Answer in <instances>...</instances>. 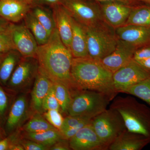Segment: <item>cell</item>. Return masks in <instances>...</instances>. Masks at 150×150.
I'll use <instances>...</instances> for the list:
<instances>
[{"label": "cell", "instance_id": "cell-1", "mask_svg": "<svg viewBox=\"0 0 150 150\" xmlns=\"http://www.w3.org/2000/svg\"><path fill=\"white\" fill-rule=\"evenodd\" d=\"M36 57L39 69L51 81L64 83L71 89L74 88L71 77L73 56L62 42L56 28L48 42L38 46Z\"/></svg>", "mask_w": 150, "mask_h": 150}, {"label": "cell", "instance_id": "cell-2", "mask_svg": "<svg viewBox=\"0 0 150 150\" xmlns=\"http://www.w3.org/2000/svg\"><path fill=\"white\" fill-rule=\"evenodd\" d=\"M71 80L74 88L105 94L112 100L117 95L112 80V73L99 60L89 56L73 58Z\"/></svg>", "mask_w": 150, "mask_h": 150}, {"label": "cell", "instance_id": "cell-3", "mask_svg": "<svg viewBox=\"0 0 150 150\" xmlns=\"http://www.w3.org/2000/svg\"><path fill=\"white\" fill-rule=\"evenodd\" d=\"M110 108L122 116L127 130L143 135L150 141V108L132 96H117Z\"/></svg>", "mask_w": 150, "mask_h": 150}, {"label": "cell", "instance_id": "cell-4", "mask_svg": "<svg viewBox=\"0 0 150 150\" xmlns=\"http://www.w3.org/2000/svg\"><path fill=\"white\" fill-rule=\"evenodd\" d=\"M71 100L68 115L93 119L107 109L111 100L105 94L99 92L75 88L71 90Z\"/></svg>", "mask_w": 150, "mask_h": 150}, {"label": "cell", "instance_id": "cell-5", "mask_svg": "<svg viewBox=\"0 0 150 150\" xmlns=\"http://www.w3.org/2000/svg\"><path fill=\"white\" fill-rule=\"evenodd\" d=\"M84 26L90 57L101 61L114 51L118 40L115 28L104 21Z\"/></svg>", "mask_w": 150, "mask_h": 150}, {"label": "cell", "instance_id": "cell-6", "mask_svg": "<svg viewBox=\"0 0 150 150\" xmlns=\"http://www.w3.org/2000/svg\"><path fill=\"white\" fill-rule=\"evenodd\" d=\"M91 124L97 135L108 147L121 134L127 130L121 114L110 108L92 119Z\"/></svg>", "mask_w": 150, "mask_h": 150}, {"label": "cell", "instance_id": "cell-7", "mask_svg": "<svg viewBox=\"0 0 150 150\" xmlns=\"http://www.w3.org/2000/svg\"><path fill=\"white\" fill-rule=\"evenodd\" d=\"M71 16L87 26L104 21L99 4L91 0H60Z\"/></svg>", "mask_w": 150, "mask_h": 150}, {"label": "cell", "instance_id": "cell-8", "mask_svg": "<svg viewBox=\"0 0 150 150\" xmlns=\"http://www.w3.org/2000/svg\"><path fill=\"white\" fill-rule=\"evenodd\" d=\"M150 79V71L134 59L112 74V80L116 92L123 93L129 88Z\"/></svg>", "mask_w": 150, "mask_h": 150}, {"label": "cell", "instance_id": "cell-9", "mask_svg": "<svg viewBox=\"0 0 150 150\" xmlns=\"http://www.w3.org/2000/svg\"><path fill=\"white\" fill-rule=\"evenodd\" d=\"M39 66L36 57H22L8 82V86L16 92L26 90L34 83Z\"/></svg>", "mask_w": 150, "mask_h": 150}, {"label": "cell", "instance_id": "cell-10", "mask_svg": "<svg viewBox=\"0 0 150 150\" xmlns=\"http://www.w3.org/2000/svg\"><path fill=\"white\" fill-rule=\"evenodd\" d=\"M11 30L16 49L22 56L36 57L38 45L35 38L24 23L21 24L12 23Z\"/></svg>", "mask_w": 150, "mask_h": 150}, {"label": "cell", "instance_id": "cell-11", "mask_svg": "<svg viewBox=\"0 0 150 150\" xmlns=\"http://www.w3.org/2000/svg\"><path fill=\"white\" fill-rule=\"evenodd\" d=\"M71 149L74 150H106L108 147L97 135L91 123L79 130L69 140Z\"/></svg>", "mask_w": 150, "mask_h": 150}, {"label": "cell", "instance_id": "cell-12", "mask_svg": "<svg viewBox=\"0 0 150 150\" xmlns=\"http://www.w3.org/2000/svg\"><path fill=\"white\" fill-rule=\"evenodd\" d=\"M98 3L104 21L115 29L125 25L135 6L115 1Z\"/></svg>", "mask_w": 150, "mask_h": 150}, {"label": "cell", "instance_id": "cell-13", "mask_svg": "<svg viewBox=\"0 0 150 150\" xmlns=\"http://www.w3.org/2000/svg\"><path fill=\"white\" fill-rule=\"evenodd\" d=\"M137 49L133 45L118 39L114 51L100 61L113 74L134 59V53Z\"/></svg>", "mask_w": 150, "mask_h": 150}, {"label": "cell", "instance_id": "cell-14", "mask_svg": "<svg viewBox=\"0 0 150 150\" xmlns=\"http://www.w3.org/2000/svg\"><path fill=\"white\" fill-rule=\"evenodd\" d=\"M118 39L138 48L150 45V26L125 25L115 28Z\"/></svg>", "mask_w": 150, "mask_h": 150}, {"label": "cell", "instance_id": "cell-15", "mask_svg": "<svg viewBox=\"0 0 150 150\" xmlns=\"http://www.w3.org/2000/svg\"><path fill=\"white\" fill-rule=\"evenodd\" d=\"M56 28L65 46L71 51L72 36L71 16L60 3L51 6Z\"/></svg>", "mask_w": 150, "mask_h": 150}, {"label": "cell", "instance_id": "cell-16", "mask_svg": "<svg viewBox=\"0 0 150 150\" xmlns=\"http://www.w3.org/2000/svg\"><path fill=\"white\" fill-rule=\"evenodd\" d=\"M32 6L23 0H0V17L11 23H18Z\"/></svg>", "mask_w": 150, "mask_h": 150}, {"label": "cell", "instance_id": "cell-17", "mask_svg": "<svg viewBox=\"0 0 150 150\" xmlns=\"http://www.w3.org/2000/svg\"><path fill=\"white\" fill-rule=\"evenodd\" d=\"M28 108L29 103L26 95H19L14 101L10 110L6 124L7 133H11L21 126L27 117Z\"/></svg>", "mask_w": 150, "mask_h": 150}, {"label": "cell", "instance_id": "cell-18", "mask_svg": "<svg viewBox=\"0 0 150 150\" xmlns=\"http://www.w3.org/2000/svg\"><path fill=\"white\" fill-rule=\"evenodd\" d=\"M149 144L147 137L127 130L109 145L108 150H141Z\"/></svg>", "mask_w": 150, "mask_h": 150}, {"label": "cell", "instance_id": "cell-19", "mask_svg": "<svg viewBox=\"0 0 150 150\" xmlns=\"http://www.w3.org/2000/svg\"><path fill=\"white\" fill-rule=\"evenodd\" d=\"M53 85L52 81L39 69L31 92V105L35 112H44L42 108L43 100Z\"/></svg>", "mask_w": 150, "mask_h": 150}, {"label": "cell", "instance_id": "cell-20", "mask_svg": "<svg viewBox=\"0 0 150 150\" xmlns=\"http://www.w3.org/2000/svg\"><path fill=\"white\" fill-rule=\"evenodd\" d=\"M72 36L71 51L73 58H82L88 56L86 34L84 25L71 17Z\"/></svg>", "mask_w": 150, "mask_h": 150}, {"label": "cell", "instance_id": "cell-21", "mask_svg": "<svg viewBox=\"0 0 150 150\" xmlns=\"http://www.w3.org/2000/svg\"><path fill=\"white\" fill-rule=\"evenodd\" d=\"M23 56L16 49L6 54L0 63V83L6 85Z\"/></svg>", "mask_w": 150, "mask_h": 150}, {"label": "cell", "instance_id": "cell-22", "mask_svg": "<svg viewBox=\"0 0 150 150\" xmlns=\"http://www.w3.org/2000/svg\"><path fill=\"white\" fill-rule=\"evenodd\" d=\"M23 20L25 24L35 38L38 46L43 45L48 42L51 35L33 14L30 10L25 16Z\"/></svg>", "mask_w": 150, "mask_h": 150}, {"label": "cell", "instance_id": "cell-23", "mask_svg": "<svg viewBox=\"0 0 150 150\" xmlns=\"http://www.w3.org/2000/svg\"><path fill=\"white\" fill-rule=\"evenodd\" d=\"M27 139L32 140L42 144L51 147L62 137L60 131L57 129H52L38 133H27L25 134Z\"/></svg>", "mask_w": 150, "mask_h": 150}, {"label": "cell", "instance_id": "cell-24", "mask_svg": "<svg viewBox=\"0 0 150 150\" xmlns=\"http://www.w3.org/2000/svg\"><path fill=\"white\" fill-rule=\"evenodd\" d=\"M125 25L150 26V7L134 6Z\"/></svg>", "mask_w": 150, "mask_h": 150}, {"label": "cell", "instance_id": "cell-25", "mask_svg": "<svg viewBox=\"0 0 150 150\" xmlns=\"http://www.w3.org/2000/svg\"><path fill=\"white\" fill-rule=\"evenodd\" d=\"M55 95L61 107V110L68 113V110L71 100L70 86L60 81H52Z\"/></svg>", "mask_w": 150, "mask_h": 150}, {"label": "cell", "instance_id": "cell-26", "mask_svg": "<svg viewBox=\"0 0 150 150\" xmlns=\"http://www.w3.org/2000/svg\"><path fill=\"white\" fill-rule=\"evenodd\" d=\"M41 114L40 112H35L30 120L25 125L23 129L25 132L38 133L56 129Z\"/></svg>", "mask_w": 150, "mask_h": 150}, {"label": "cell", "instance_id": "cell-27", "mask_svg": "<svg viewBox=\"0 0 150 150\" xmlns=\"http://www.w3.org/2000/svg\"><path fill=\"white\" fill-rule=\"evenodd\" d=\"M30 11L51 35L56 28L52 13L38 6H32Z\"/></svg>", "mask_w": 150, "mask_h": 150}, {"label": "cell", "instance_id": "cell-28", "mask_svg": "<svg viewBox=\"0 0 150 150\" xmlns=\"http://www.w3.org/2000/svg\"><path fill=\"white\" fill-rule=\"evenodd\" d=\"M144 100L150 106V79L137 84L124 91Z\"/></svg>", "mask_w": 150, "mask_h": 150}, {"label": "cell", "instance_id": "cell-29", "mask_svg": "<svg viewBox=\"0 0 150 150\" xmlns=\"http://www.w3.org/2000/svg\"><path fill=\"white\" fill-rule=\"evenodd\" d=\"M7 28L0 30V56H4L16 49L12 36L11 25Z\"/></svg>", "mask_w": 150, "mask_h": 150}, {"label": "cell", "instance_id": "cell-30", "mask_svg": "<svg viewBox=\"0 0 150 150\" xmlns=\"http://www.w3.org/2000/svg\"><path fill=\"white\" fill-rule=\"evenodd\" d=\"M92 119L81 116H72L69 115L64 118L63 124L59 131H65L70 128L78 126H83L91 123Z\"/></svg>", "mask_w": 150, "mask_h": 150}, {"label": "cell", "instance_id": "cell-31", "mask_svg": "<svg viewBox=\"0 0 150 150\" xmlns=\"http://www.w3.org/2000/svg\"><path fill=\"white\" fill-rule=\"evenodd\" d=\"M42 108L44 112L49 110H61L60 105L55 95L53 85L43 100Z\"/></svg>", "mask_w": 150, "mask_h": 150}, {"label": "cell", "instance_id": "cell-32", "mask_svg": "<svg viewBox=\"0 0 150 150\" xmlns=\"http://www.w3.org/2000/svg\"><path fill=\"white\" fill-rule=\"evenodd\" d=\"M43 116L51 125L59 131L60 130L64 120V118L60 112V110H46L44 112Z\"/></svg>", "mask_w": 150, "mask_h": 150}, {"label": "cell", "instance_id": "cell-33", "mask_svg": "<svg viewBox=\"0 0 150 150\" xmlns=\"http://www.w3.org/2000/svg\"><path fill=\"white\" fill-rule=\"evenodd\" d=\"M25 150H47L50 149V147L34 141L30 140H24L20 141Z\"/></svg>", "mask_w": 150, "mask_h": 150}, {"label": "cell", "instance_id": "cell-34", "mask_svg": "<svg viewBox=\"0 0 150 150\" xmlns=\"http://www.w3.org/2000/svg\"><path fill=\"white\" fill-rule=\"evenodd\" d=\"M150 58V45L138 48L134 56V59L137 61Z\"/></svg>", "mask_w": 150, "mask_h": 150}, {"label": "cell", "instance_id": "cell-35", "mask_svg": "<svg viewBox=\"0 0 150 150\" xmlns=\"http://www.w3.org/2000/svg\"><path fill=\"white\" fill-rule=\"evenodd\" d=\"M8 105V98L4 89L0 86V115L5 112Z\"/></svg>", "mask_w": 150, "mask_h": 150}, {"label": "cell", "instance_id": "cell-36", "mask_svg": "<svg viewBox=\"0 0 150 150\" xmlns=\"http://www.w3.org/2000/svg\"><path fill=\"white\" fill-rule=\"evenodd\" d=\"M49 149L51 150H71L69 140L64 139L59 140L54 145L51 146Z\"/></svg>", "mask_w": 150, "mask_h": 150}, {"label": "cell", "instance_id": "cell-37", "mask_svg": "<svg viewBox=\"0 0 150 150\" xmlns=\"http://www.w3.org/2000/svg\"><path fill=\"white\" fill-rule=\"evenodd\" d=\"M91 1H94L98 3L110 1L118 2L122 3L132 6H136L135 5V3L137 1L136 0H91Z\"/></svg>", "mask_w": 150, "mask_h": 150}, {"label": "cell", "instance_id": "cell-38", "mask_svg": "<svg viewBox=\"0 0 150 150\" xmlns=\"http://www.w3.org/2000/svg\"><path fill=\"white\" fill-rule=\"evenodd\" d=\"M8 150H24V148L19 142H11Z\"/></svg>", "mask_w": 150, "mask_h": 150}, {"label": "cell", "instance_id": "cell-39", "mask_svg": "<svg viewBox=\"0 0 150 150\" xmlns=\"http://www.w3.org/2000/svg\"><path fill=\"white\" fill-rule=\"evenodd\" d=\"M10 142L8 139L0 141V150H8Z\"/></svg>", "mask_w": 150, "mask_h": 150}, {"label": "cell", "instance_id": "cell-40", "mask_svg": "<svg viewBox=\"0 0 150 150\" xmlns=\"http://www.w3.org/2000/svg\"><path fill=\"white\" fill-rule=\"evenodd\" d=\"M11 23L7 21L2 18L0 17V30H4L10 26Z\"/></svg>", "mask_w": 150, "mask_h": 150}, {"label": "cell", "instance_id": "cell-41", "mask_svg": "<svg viewBox=\"0 0 150 150\" xmlns=\"http://www.w3.org/2000/svg\"><path fill=\"white\" fill-rule=\"evenodd\" d=\"M137 62H139L140 64L142 65L143 67H144L147 69L149 70L150 71V58L144 59V60L137 61Z\"/></svg>", "mask_w": 150, "mask_h": 150}, {"label": "cell", "instance_id": "cell-42", "mask_svg": "<svg viewBox=\"0 0 150 150\" xmlns=\"http://www.w3.org/2000/svg\"><path fill=\"white\" fill-rule=\"evenodd\" d=\"M41 1L44 2L49 4L52 6L56 4H59L60 2V0H41Z\"/></svg>", "mask_w": 150, "mask_h": 150}, {"label": "cell", "instance_id": "cell-43", "mask_svg": "<svg viewBox=\"0 0 150 150\" xmlns=\"http://www.w3.org/2000/svg\"><path fill=\"white\" fill-rule=\"evenodd\" d=\"M23 1H24L30 4H31L33 5V3L35 1V0H23Z\"/></svg>", "mask_w": 150, "mask_h": 150}, {"label": "cell", "instance_id": "cell-44", "mask_svg": "<svg viewBox=\"0 0 150 150\" xmlns=\"http://www.w3.org/2000/svg\"><path fill=\"white\" fill-rule=\"evenodd\" d=\"M136 1H140L146 3L150 5V0H136Z\"/></svg>", "mask_w": 150, "mask_h": 150}, {"label": "cell", "instance_id": "cell-45", "mask_svg": "<svg viewBox=\"0 0 150 150\" xmlns=\"http://www.w3.org/2000/svg\"><path fill=\"white\" fill-rule=\"evenodd\" d=\"M4 56H0V63L1 62L2 60V59H3V58H4Z\"/></svg>", "mask_w": 150, "mask_h": 150}, {"label": "cell", "instance_id": "cell-46", "mask_svg": "<svg viewBox=\"0 0 150 150\" xmlns=\"http://www.w3.org/2000/svg\"><path fill=\"white\" fill-rule=\"evenodd\" d=\"M1 134H0V141H1Z\"/></svg>", "mask_w": 150, "mask_h": 150}]
</instances>
